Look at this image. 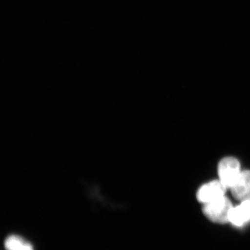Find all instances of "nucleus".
Listing matches in <instances>:
<instances>
[{"label":"nucleus","instance_id":"7ed1b4c3","mask_svg":"<svg viewBox=\"0 0 250 250\" xmlns=\"http://www.w3.org/2000/svg\"><path fill=\"white\" fill-rule=\"evenodd\" d=\"M227 188L220 180L213 181L200 188L197 193V200L203 204L208 203L225 196Z\"/></svg>","mask_w":250,"mask_h":250},{"label":"nucleus","instance_id":"39448f33","mask_svg":"<svg viewBox=\"0 0 250 250\" xmlns=\"http://www.w3.org/2000/svg\"><path fill=\"white\" fill-rule=\"evenodd\" d=\"M250 221V202H242L241 205L233 207L229 222L233 225L241 227Z\"/></svg>","mask_w":250,"mask_h":250},{"label":"nucleus","instance_id":"423d86ee","mask_svg":"<svg viewBox=\"0 0 250 250\" xmlns=\"http://www.w3.org/2000/svg\"><path fill=\"white\" fill-rule=\"evenodd\" d=\"M5 247L7 250H34L29 243L16 236L9 237L5 242Z\"/></svg>","mask_w":250,"mask_h":250},{"label":"nucleus","instance_id":"20e7f679","mask_svg":"<svg viewBox=\"0 0 250 250\" xmlns=\"http://www.w3.org/2000/svg\"><path fill=\"white\" fill-rule=\"evenodd\" d=\"M233 196L242 202H250V171H242L231 188Z\"/></svg>","mask_w":250,"mask_h":250},{"label":"nucleus","instance_id":"f03ea898","mask_svg":"<svg viewBox=\"0 0 250 250\" xmlns=\"http://www.w3.org/2000/svg\"><path fill=\"white\" fill-rule=\"evenodd\" d=\"M242 171L239 161L233 157H226L218 165L220 181L227 188H231L236 182Z\"/></svg>","mask_w":250,"mask_h":250},{"label":"nucleus","instance_id":"f257e3e1","mask_svg":"<svg viewBox=\"0 0 250 250\" xmlns=\"http://www.w3.org/2000/svg\"><path fill=\"white\" fill-rule=\"evenodd\" d=\"M233 207L231 202L226 197L223 196L205 204L203 212L211 221L225 223L229 222L230 214Z\"/></svg>","mask_w":250,"mask_h":250}]
</instances>
